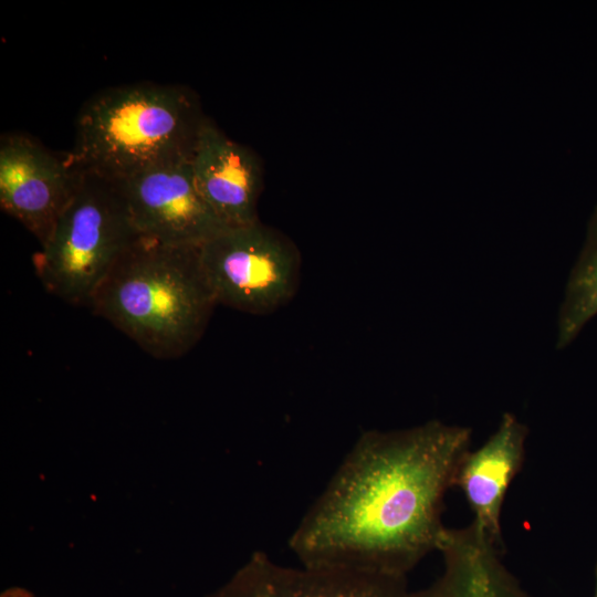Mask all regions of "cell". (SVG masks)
<instances>
[{
	"instance_id": "obj_1",
	"label": "cell",
	"mask_w": 597,
	"mask_h": 597,
	"mask_svg": "<svg viewBox=\"0 0 597 597\" xmlns=\"http://www.w3.org/2000/svg\"><path fill=\"white\" fill-rule=\"evenodd\" d=\"M471 433L438 420L364 432L291 537L302 565L406 577L439 551Z\"/></svg>"
},
{
	"instance_id": "obj_2",
	"label": "cell",
	"mask_w": 597,
	"mask_h": 597,
	"mask_svg": "<svg viewBox=\"0 0 597 597\" xmlns=\"http://www.w3.org/2000/svg\"><path fill=\"white\" fill-rule=\"evenodd\" d=\"M216 305L199 247L139 237L97 287L88 307L153 357L175 359L199 342Z\"/></svg>"
},
{
	"instance_id": "obj_3",
	"label": "cell",
	"mask_w": 597,
	"mask_h": 597,
	"mask_svg": "<svg viewBox=\"0 0 597 597\" xmlns=\"http://www.w3.org/2000/svg\"><path fill=\"white\" fill-rule=\"evenodd\" d=\"M206 118L198 96L186 86L143 82L107 87L81 107L69 154L82 170L122 181L190 160Z\"/></svg>"
},
{
	"instance_id": "obj_4",
	"label": "cell",
	"mask_w": 597,
	"mask_h": 597,
	"mask_svg": "<svg viewBox=\"0 0 597 597\" xmlns=\"http://www.w3.org/2000/svg\"><path fill=\"white\" fill-rule=\"evenodd\" d=\"M139 237L121 185L83 170L74 197L33 256L34 270L49 293L88 307L97 287Z\"/></svg>"
},
{
	"instance_id": "obj_5",
	"label": "cell",
	"mask_w": 597,
	"mask_h": 597,
	"mask_svg": "<svg viewBox=\"0 0 597 597\" xmlns=\"http://www.w3.org/2000/svg\"><path fill=\"white\" fill-rule=\"evenodd\" d=\"M199 258L217 305L265 315L285 305L298 287L297 245L260 219L226 228L199 247Z\"/></svg>"
},
{
	"instance_id": "obj_6",
	"label": "cell",
	"mask_w": 597,
	"mask_h": 597,
	"mask_svg": "<svg viewBox=\"0 0 597 597\" xmlns=\"http://www.w3.org/2000/svg\"><path fill=\"white\" fill-rule=\"evenodd\" d=\"M83 170L70 154L59 155L24 133L0 138V207L40 245L74 197Z\"/></svg>"
},
{
	"instance_id": "obj_7",
	"label": "cell",
	"mask_w": 597,
	"mask_h": 597,
	"mask_svg": "<svg viewBox=\"0 0 597 597\" xmlns=\"http://www.w3.org/2000/svg\"><path fill=\"white\" fill-rule=\"evenodd\" d=\"M117 182L140 237L200 247L228 228L199 192L190 160L156 166Z\"/></svg>"
},
{
	"instance_id": "obj_8",
	"label": "cell",
	"mask_w": 597,
	"mask_h": 597,
	"mask_svg": "<svg viewBox=\"0 0 597 597\" xmlns=\"http://www.w3.org/2000/svg\"><path fill=\"white\" fill-rule=\"evenodd\" d=\"M190 166L199 192L227 227L259 220L264 167L253 149L231 139L207 117Z\"/></svg>"
},
{
	"instance_id": "obj_9",
	"label": "cell",
	"mask_w": 597,
	"mask_h": 597,
	"mask_svg": "<svg viewBox=\"0 0 597 597\" xmlns=\"http://www.w3.org/2000/svg\"><path fill=\"white\" fill-rule=\"evenodd\" d=\"M406 577L317 568L287 567L255 553L208 597H408Z\"/></svg>"
},
{
	"instance_id": "obj_10",
	"label": "cell",
	"mask_w": 597,
	"mask_h": 597,
	"mask_svg": "<svg viewBox=\"0 0 597 597\" xmlns=\"http://www.w3.org/2000/svg\"><path fill=\"white\" fill-rule=\"evenodd\" d=\"M527 428L505 412L499 427L476 450L468 451L460 462L454 485L472 511V524L479 533L503 552L501 513L509 486L521 471Z\"/></svg>"
},
{
	"instance_id": "obj_11",
	"label": "cell",
	"mask_w": 597,
	"mask_h": 597,
	"mask_svg": "<svg viewBox=\"0 0 597 597\" xmlns=\"http://www.w3.org/2000/svg\"><path fill=\"white\" fill-rule=\"evenodd\" d=\"M439 552L444 564L440 577L408 597H531L502 563V551L472 524L447 528Z\"/></svg>"
},
{
	"instance_id": "obj_12",
	"label": "cell",
	"mask_w": 597,
	"mask_h": 597,
	"mask_svg": "<svg viewBox=\"0 0 597 597\" xmlns=\"http://www.w3.org/2000/svg\"><path fill=\"white\" fill-rule=\"evenodd\" d=\"M597 315V207L583 250L570 271L557 320L556 347H567Z\"/></svg>"
},
{
	"instance_id": "obj_13",
	"label": "cell",
	"mask_w": 597,
	"mask_h": 597,
	"mask_svg": "<svg viewBox=\"0 0 597 597\" xmlns=\"http://www.w3.org/2000/svg\"><path fill=\"white\" fill-rule=\"evenodd\" d=\"M1 597H34V596L23 589L12 588V589L6 590Z\"/></svg>"
},
{
	"instance_id": "obj_14",
	"label": "cell",
	"mask_w": 597,
	"mask_h": 597,
	"mask_svg": "<svg viewBox=\"0 0 597 597\" xmlns=\"http://www.w3.org/2000/svg\"><path fill=\"white\" fill-rule=\"evenodd\" d=\"M596 585H595V593H594V596L593 597H597V564H596Z\"/></svg>"
}]
</instances>
